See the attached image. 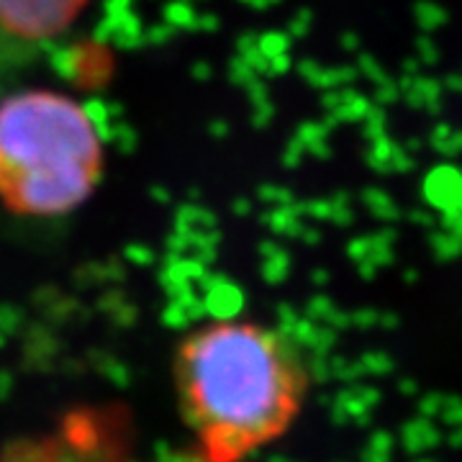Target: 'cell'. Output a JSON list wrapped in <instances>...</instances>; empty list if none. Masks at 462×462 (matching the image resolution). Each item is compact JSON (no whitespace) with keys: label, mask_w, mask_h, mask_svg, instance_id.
Returning a JSON list of instances; mask_svg holds the SVG:
<instances>
[{"label":"cell","mask_w":462,"mask_h":462,"mask_svg":"<svg viewBox=\"0 0 462 462\" xmlns=\"http://www.w3.org/2000/svg\"><path fill=\"white\" fill-rule=\"evenodd\" d=\"M172 385L200 457L245 462L293 430L311 396V367L288 331L214 319L180 337Z\"/></svg>","instance_id":"1"},{"label":"cell","mask_w":462,"mask_h":462,"mask_svg":"<svg viewBox=\"0 0 462 462\" xmlns=\"http://www.w3.org/2000/svg\"><path fill=\"white\" fill-rule=\"evenodd\" d=\"M106 147L80 100L26 88L0 100V206L23 218H57L100 185Z\"/></svg>","instance_id":"2"},{"label":"cell","mask_w":462,"mask_h":462,"mask_svg":"<svg viewBox=\"0 0 462 462\" xmlns=\"http://www.w3.org/2000/svg\"><path fill=\"white\" fill-rule=\"evenodd\" d=\"M21 457L23 462H132V447L121 413L75 411Z\"/></svg>","instance_id":"3"},{"label":"cell","mask_w":462,"mask_h":462,"mask_svg":"<svg viewBox=\"0 0 462 462\" xmlns=\"http://www.w3.org/2000/svg\"><path fill=\"white\" fill-rule=\"evenodd\" d=\"M93 0H0V29L23 42H50L69 32Z\"/></svg>","instance_id":"4"}]
</instances>
